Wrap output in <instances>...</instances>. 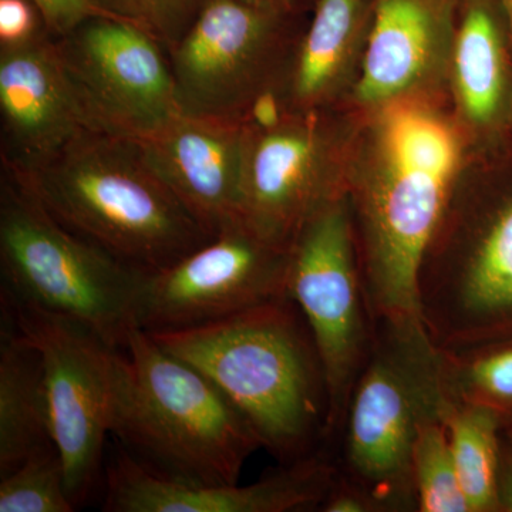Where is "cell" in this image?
Returning a JSON list of instances; mask_svg holds the SVG:
<instances>
[{
	"mask_svg": "<svg viewBox=\"0 0 512 512\" xmlns=\"http://www.w3.org/2000/svg\"><path fill=\"white\" fill-rule=\"evenodd\" d=\"M117 19L146 30L170 52L210 0H94Z\"/></svg>",
	"mask_w": 512,
	"mask_h": 512,
	"instance_id": "cell-25",
	"label": "cell"
},
{
	"mask_svg": "<svg viewBox=\"0 0 512 512\" xmlns=\"http://www.w3.org/2000/svg\"><path fill=\"white\" fill-rule=\"evenodd\" d=\"M137 141L168 187L214 237L241 220L245 124L181 113Z\"/></svg>",
	"mask_w": 512,
	"mask_h": 512,
	"instance_id": "cell-17",
	"label": "cell"
},
{
	"mask_svg": "<svg viewBox=\"0 0 512 512\" xmlns=\"http://www.w3.org/2000/svg\"><path fill=\"white\" fill-rule=\"evenodd\" d=\"M53 39L33 0H0V50L23 49Z\"/></svg>",
	"mask_w": 512,
	"mask_h": 512,
	"instance_id": "cell-26",
	"label": "cell"
},
{
	"mask_svg": "<svg viewBox=\"0 0 512 512\" xmlns=\"http://www.w3.org/2000/svg\"><path fill=\"white\" fill-rule=\"evenodd\" d=\"M417 309L441 349L512 336V190L476 212L448 205L421 261Z\"/></svg>",
	"mask_w": 512,
	"mask_h": 512,
	"instance_id": "cell-7",
	"label": "cell"
},
{
	"mask_svg": "<svg viewBox=\"0 0 512 512\" xmlns=\"http://www.w3.org/2000/svg\"><path fill=\"white\" fill-rule=\"evenodd\" d=\"M6 171L64 227L146 274L214 238L131 138L83 131L33 173Z\"/></svg>",
	"mask_w": 512,
	"mask_h": 512,
	"instance_id": "cell-4",
	"label": "cell"
},
{
	"mask_svg": "<svg viewBox=\"0 0 512 512\" xmlns=\"http://www.w3.org/2000/svg\"><path fill=\"white\" fill-rule=\"evenodd\" d=\"M503 430H504V429H503ZM504 431H505V433H507V434H508V436H510V437H511V439H512V429H508V430H504Z\"/></svg>",
	"mask_w": 512,
	"mask_h": 512,
	"instance_id": "cell-32",
	"label": "cell"
},
{
	"mask_svg": "<svg viewBox=\"0 0 512 512\" xmlns=\"http://www.w3.org/2000/svg\"><path fill=\"white\" fill-rule=\"evenodd\" d=\"M413 484L419 512H470L458 481L446 419L427 421L413 450Z\"/></svg>",
	"mask_w": 512,
	"mask_h": 512,
	"instance_id": "cell-23",
	"label": "cell"
},
{
	"mask_svg": "<svg viewBox=\"0 0 512 512\" xmlns=\"http://www.w3.org/2000/svg\"><path fill=\"white\" fill-rule=\"evenodd\" d=\"M286 288L311 329L325 370L330 446L338 441L346 404L375 335L348 194L313 215L293 241Z\"/></svg>",
	"mask_w": 512,
	"mask_h": 512,
	"instance_id": "cell-8",
	"label": "cell"
},
{
	"mask_svg": "<svg viewBox=\"0 0 512 512\" xmlns=\"http://www.w3.org/2000/svg\"><path fill=\"white\" fill-rule=\"evenodd\" d=\"M293 16L247 0H210L168 52L181 111L247 124L275 94Z\"/></svg>",
	"mask_w": 512,
	"mask_h": 512,
	"instance_id": "cell-11",
	"label": "cell"
},
{
	"mask_svg": "<svg viewBox=\"0 0 512 512\" xmlns=\"http://www.w3.org/2000/svg\"><path fill=\"white\" fill-rule=\"evenodd\" d=\"M33 2L42 10L53 39L69 35L87 20L117 19L94 0H33Z\"/></svg>",
	"mask_w": 512,
	"mask_h": 512,
	"instance_id": "cell-27",
	"label": "cell"
},
{
	"mask_svg": "<svg viewBox=\"0 0 512 512\" xmlns=\"http://www.w3.org/2000/svg\"><path fill=\"white\" fill-rule=\"evenodd\" d=\"M110 429L140 466L181 484L238 483L261 448L207 376L137 328L114 352Z\"/></svg>",
	"mask_w": 512,
	"mask_h": 512,
	"instance_id": "cell-3",
	"label": "cell"
},
{
	"mask_svg": "<svg viewBox=\"0 0 512 512\" xmlns=\"http://www.w3.org/2000/svg\"><path fill=\"white\" fill-rule=\"evenodd\" d=\"M508 30L500 0H460L450 72L461 116L494 126L508 94Z\"/></svg>",
	"mask_w": 512,
	"mask_h": 512,
	"instance_id": "cell-18",
	"label": "cell"
},
{
	"mask_svg": "<svg viewBox=\"0 0 512 512\" xmlns=\"http://www.w3.org/2000/svg\"><path fill=\"white\" fill-rule=\"evenodd\" d=\"M87 131L67 86L55 39L0 50L2 168L29 174Z\"/></svg>",
	"mask_w": 512,
	"mask_h": 512,
	"instance_id": "cell-16",
	"label": "cell"
},
{
	"mask_svg": "<svg viewBox=\"0 0 512 512\" xmlns=\"http://www.w3.org/2000/svg\"><path fill=\"white\" fill-rule=\"evenodd\" d=\"M289 262L291 248L234 222L174 264L143 275L134 326L178 332L284 298Z\"/></svg>",
	"mask_w": 512,
	"mask_h": 512,
	"instance_id": "cell-12",
	"label": "cell"
},
{
	"mask_svg": "<svg viewBox=\"0 0 512 512\" xmlns=\"http://www.w3.org/2000/svg\"><path fill=\"white\" fill-rule=\"evenodd\" d=\"M503 6L505 22H507L508 40L512 46V0H500Z\"/></svg>",
	"mask_w": 512,
	"mask_h": 512,
	"instance_id": "cell-31",
	"label": "cell"
},
{
	"mask_svg": "<svg viewBox=\"0 0 512 512\" xmlns=\"http://www.w3.org/2000/svg\"><path fill=\"white\" fill-rule=\"evenodd\" d=\"M446 421L468 510L497 512L495 474L503 433L500 419L484 407L450 403Z\"/></svg>",
	"mask_w": 512,
	"mask_h": 512,
	"instance_id": "cell-22",
	"label": "cell"
},
{
	"mask_svg": "<svg viewBox=\"0 0 512 512\" xmlns=\"http://www.w3.org/2000/svg\"><path fill=\"white\" fill-rule=\"evenodd\" d=\"M2 293L92 330L121 349L134 326L146 272L74 234L15 175H0Z\"/></svg>",
	"mask_w": 512,
	"mask_h": 512,
	"instance_id": "cell-6",
	"label": "cell"
},
{
	"mask_svg": "<svg viewBox=\"0 0 512 512\" xmlns=\"http://www.w3.org/2000/svg\"><path fill=\"white\" fill-rule=\"evenodd\" d=\"M346 194L319 109L286 110L271 126L245 124L239 217L291 248L323 207Z\"/></svg>",
	"mask_w": 512,
	"mask_h": 512,
	"instance_id": "cell-13",
	"label": "cell"
},
{
	"mask_svg": "<svg viewBox=\"0 0 512 512\" xmlns=\"http://www.w3.org/2000/svg\"><path fill=\"white\" fill-rule=\"evenodd\" d=\"M370 16L372 2L367 0H316L286 83L289 110L320 109L333 99L348 76Z\"/></svg>",
	"mask_w": 512,
	"mask_h": 512,
	"instance_id": "cell-19",
	"label": "cell"
},
{
	"mask_svg": "<svg viewBox=\"0 0 512 512\" xmlns=\"http://www.w3.org/2000/svg\"><path fill=\"white\" fill-rule=\"evenodd\" d=\"M56 448L50 431L42 360L9 318L0 338V477Z\"/></svg>",
	"mask_w": 512,
	"mask_h": 512,
	"instance_id": "cell-20",
	"label": "cell"
},
{
	"mask_svg": "<svg viewBox=\"0 0 512 512\" xmlns=\"http://www.w3.org/2000/svg\"><path fill=\"white\" fill-rule=\"evenodd\" d=\"M66 474L57 448L23 461L0 477V512H73Z\"/></svg>",
	"mask_w": 512,
	"mask_h": 512,
	"instance_id": "cell-24",
	"label": "cell"
},
{
	"mask_svg": "<svg viewBox=\"0 0 512 512\" xmlns=\"http://www.w3.org/2000/svg\"><path fill=\"white\" fill-rule=\"evenodd\" d=\"M441 349L419 315L375 320L372 349L346 404L338 467L380 512L417 511L413 450L427 421L446 419Z\"/></svg>",
	"mask_w": 512,
	"mask_h": 512,
	"instance_id": "cell-5",
	"label": "cell"
},
{
	"mask_svg": "<svg viewBox=\"0 0 512 512\" xmlns=\"http://www.w3.org/2000/svg\"><path fill=\"white\" fill-rule=\"evenodd\" d=\"M338 473V460L323 446L254 484H181L156 476L119 448L104 468L103 511H318Z\"/></svg>",
	"mask_w": 512,
	"mask_h": 512,
	"instance_id": "cell-14",
	"label": "cell"
},
{
	"mask_svg": "<svg viewBox=\"0 0 512 512\" xmlns=\"http://www.w3.org/2000/svg\"><path fill=\"white\" fill-rule=\"evenodd\" d=\"M151 335L207 376L279 463L328 446L325 370L289 296L198 328Z\"/></svg>",
	"mask_w": 512,
	"mask_h": 512,
	"instance_id": "cell-2",
	"label": "cell"
},
{
	"mask_svg": "<svg viewBox=\"0 0 512 512\" xmlns=\"http://www.w3.org/2000/svg\"><path fill=\"white\" fill-rule=\"evenodd\" d=\"M2 315L42 360L53 443L62 457L67 493L76 508L83 507L103 487L116 349L73 320L22 305L3 293Z\"/></svg>",
	"mask_w": 512,
	"mask_h": 512,
	"instance_id": "cell-9",
	"label": "cell"
},
{
	"mask_svg": "<svg viewBox=\"0 0 512 512\" xmlns=\"http://www.w3.org/2000/svg\"><path fill=\"white\" fill-rule=\"evenodd\" d=\"M464 141L419 97L376 107L346 190L373 320L419 315L423 256L453 200Z\"/></svg>",
	"mask_w": 512,
	"mask_h": 512,
	"instance_id": "cell-1",
	"label": "cell"
},
{
	"mask_svg": "<svg viewBox=\"0 0 512 512\" xmlns=\"http://www.w3.org/2000/svg\"><path fill=\"white\" fill-rule=\"evenodd\" d=\"M320 512H380L366 490L338 473L329 493L320 504Z\"/></svg>",
	"mask_w": 512,
	"mask_h": 512,
	"instance_id": "cell-28",
	"label": "cell"
},
{
	"mask_svg": "<svg viewBox=\"0 0 512 512\" xmlns=\"http://www.w3.org/2000/svg\"><path fill=\"white\" fill-rule=\"evenodd\" d=\"M441 360L448 402L484 407L512 429V336L441 349Z\"/></svg>",
	"mask_w": 512,
	"mask_h": 512,
	"instance_id": "cell-21",
	"label": "cell"
},
{
	"mask_svg": "<svg viewBox=\"0 0 512 512\" xmlns=\"http://www.w3.org/2000/svg\"><path fill=\"white\" fill-rule=\"evenodd\" d=\"M55 46L87 131L143 140L183 113L170 53L133 23L87 20Z\"/></svg>",
	"mask_w": 512,
	"mask_h": 512,
	"instance_id": "cell-10",
	"label": "cell"
},
{
	"mask_svg": "<svg viewBox=\"0 0 512 512\" xmlns=\"http://www.w3.org/2000/svg\"><path fill=\"white\" fill-rule=\"evenodd\" d=\"M247 2L264 6V8L278 10V12L288 13V15H296L311 0H247ZM313 2L316 3V0H313Z\"/></svg>",
	"mask_w": 512,
	"mask_h": 512,
	"instance_id": "cell-30",
	"label": "cell"
},
{
	"mask_svg": "<svg viewBox=\"0 0 512 512\" xmlns=\"http://www.w3.org/2000/svg\"><path fill=\"white\" fill-rule=\"evenodd\" d=\"M497 512H512V439L503 430L495 474Z\"/></svg>",
	"mask_w": 512,
	"mask_h": 512,
	"instance_id": "cell-29",
	"label": "cell"
},
{
	"mask_svg": "<svg viewBox=\"0 0 512 512\" xmlns=\"http://www.w3.org/2000/svg\"><path fill=\"white\" fill-rule=\"evenodd\" d=\"M460 0H372L355 96L376 107L416 97L450 69Z\"/></svg>",
	"mask_w": 512,
	"mask_h": 512,
	"instance_id": "cell-15",
	"label": "cell"
}]
</instances>
